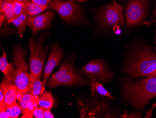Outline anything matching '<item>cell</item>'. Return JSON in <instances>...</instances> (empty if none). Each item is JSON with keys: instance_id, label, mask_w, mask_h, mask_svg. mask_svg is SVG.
I'll return each mask as SVG.
<instances>
[{"instance_id": "obj_1", "label": "cell", "mask_w": 156, "mask_h": 118, "mask_svg": "<svg viewBox=\"0 0 156 118\" xmlns=\"http://www.w3.org/2000/svg\"><path fill=\"white\" fill-rule=\"evenodd\" d=\"M121 95L122 100L135 111H143L150 100L156 97V76H148L137 81L122 78Z\"/></svg>"}, {"instance_id": "obj_2", "label": "cell", "mask_w": 156, "mask_h": 118, "mask_svg": "<svg viewBox=\"0 0 156 118\" xmlns=\"http://www.w3.org/2000/svg\"><path fill=\"white\" fill-rule=\"evenodd\" d=\"M156 70V54L149 45L134 46L127 53L120 73L130 78L148 77Z\"/></svg>"}, {"instance_id": "obj_3", "label": "cell", "mask_w": 156, "mask_h": 118, "mask_svg": "<svg viewBox=\"0 0 156 118\" xmlns=\"http://www.w3.org/2000/svg\"><path fill=\"white\" fill-rule=\"evenodd\" d=\"M83 75L77 70L73 63L66 60L58 71L52 74L47 83V86L54 88L62 85L73 87L90 85V81Z\"/></svg>"}, {"instance_id": "obj_4", "label": "cell", "mask_w": 156, "mask_h": 118, "mask_svg": "<svg viewBox=\"0 0 156 118\" xmlns=\"http://www.w3.org/2000/svg\"><path fill=\"white\" fill-rule=\"evenodd\" d=\"M123 6L115 0L104 5L98 11V24L103 29L118 34L124 27Z\"/></svg>"}, {"instance_id": "obj_5", "label": "cell", "mask_w": 156, "mask_h": 118, "mask_svg": "<svg viewBox=\"0 0 156 118\" xmlns=\"http://www.w3.org/2000/svg\"><path fill=\"white\" fill-rule=\"evenodd\" d=\"M26 52L23 48L17 46L14 48L13 59L16 66V74L11 83L17 89V99L28 93L30 77V68L26 60Z\"/></svg>"}, {"instance_id": "obj_6", "label": "cell", "mask_w": 156, "mask_h": 118, "mask_svg": "<svg viewBox=\"0 0 156 118\" xmlns=\"http://www.w3.org/2000/svg\"><path fill=\"white\" fill-rule=\"evenodd\" d=\"M124 12V23L127 29L140 25L145 20L148 14V3L144 0H128Z\"/></svg>"}, {"instance_id": "obj_7", "label": "cell", "mask_w": 156, "mask_h": 118, "mask_svg": "<svg viewBox=\"0 0 156 118\" xmlns=\"http://www.w3.org/2000/svg\"><path fill=\"white\" fill-rule=\"evenodd\" d=\"M79 72L89 80L94 79L104 84L112 82L115 74L108 67L107 63L100 59L90 61L82 67Z\"/></svg>"}, {"instance_id": "obj_8", "label": "cell", "mask_w": 156, "mask_h": 118, "mask_svg": "<svg viewBox=\"0 0 156 118\" xmlns=\"http://www.w3.org/2000/svg\"><path fill=\"white\" fill-rule=\"evenodd\" d=\"M50 8L57 12L61 19L66 22L78 23L83 20L81 6L76 0H68L67 1L54 0Z\"/></svg>"}, {"instance_id": "obj_9", "label": "cell", "mask_w": 156, "mask_h": 118, "mask_svg": "<svg viewBox=\"0 0 156 118\" xmlns=\"http://www.w3.org/2000/svg\"><path fill=\"white\" fill-rule=\"evenodd\" d=\"M43 44V41L40 38L36 41L31 37L29 41L30 74L34 78L39 79L42 76L44 64L49 48L48 46H44Z\"/></svg>"}, {"instance_id": "obj_10", "label": "cell", "mask_w": 156, "mask_h": 118, "mask_svg": "<svg viewBox=\"0 0 156 118\" xmlns=\"http://www.w3.org/2000/svg\"><path fill=\"white\" fill-rule=\"evenodd\" d=\"M50 52L48 56L47 64L44 67V78L42 81V88L41 94L44 92L47 80L50 77L54 68L57 67L62 60L63 52L57 44H52Z\"/></svg>"}, {"instance_id": "obj_11", "label": "cell", "mask_w": 156, "mask_h": 118, "mask_svg": "<svg viewBox=\"0 0 156 118\" xmlns=\"http://www.w3.org/2000/svg\"><path fill=\"white\" fill-rule=\"evenodd\" d=\"M54 15V12L50 10L39 15L27 17V25L31 29L33 36H36L39 31L49 29L51 26Z\"/></svg>"}, {"instance_id": "obj_12", "label": "cell", "mask_w": 156, "mask_h": 118, "mask_svg": "<svg viewBox=\"0 0 156 118\" xmlns=\"http://www.w3.org/2000/svg\"><path fill=\"white\" fill-rule=\"evenodd\" d=\"M39 96H34L30 93H25L18 101L22 108L23 118H32V112L34 109L38 107Z\"/></svg>"}, {"instance_id": "obj_13", "label": "cell", "mask_w": 156, "mask_h": 118, "mask_svg": "<svg viewBox=\"0 0 156 118\" xmlns=\"http://www.w3.org/2000/svg\"><path fill=\"white\" fill-rule=\"evenodd\" d=\"M0 87L4 94L6 109L17 104L16 101L17 89L15 85H13L11 82L3 78L0 84Z\"/></svg>"}, {"instance_id": "obj_14", "label": "cell", "mask_w": 156, "mask_h": 118, "mask_svg": "<svg viewBox=\"0 0 156 118\" xmlns=\"http://www.w3.org/2000/svg\"><path fill=\"white\" fill-rule=\"evenodd\" d=\"M2 56L0 58V70L3 74V78L9 82H12L15 76L16 70L13 63H9L7 59V53L2 50Z\"/></svg>"}, {"instance_id": "obj_15", "label": "cell", "mask_w": 156, "mask_h": 118, "mask_svg": "<svg viewBox=\"0 0 156 118\" xmlns=\"http://www.w3.org/2000/svg\"><path fill=\"white\" fill-rule=\"evenodd\" d=\"M48 6H41L32 2H24V12L28 16H34L39 14L49 8Z\"/></svg>"}, {"instance_id": "obj_16", "label": "cell", "mask_w": 156, "mask_h": 118, "mask_svg": "<svg viewBox=\"0 0 156 118\" xmlns=\"http://www.w3.org/2000/svg\"><path fill=\"white\" fill-rule=\"evenodd\" d=\"M0 4L1 14L5 15L8 23L14 18L15 16L14 2L13 0H1Z\"/></svg>"}, {"instance_id": "obj_17", "label": "cell", "mask_w": 156, "mask_h": 118, "mask_svg": "<svg viewBox=\"0 0 156 118\" xmlns=\"http://www.w3.org/2000/svg\"><path fill=\"white\" fill-rule=\"evenodd\" d=\"M90 89L91 96L94 95L95 91H97L100 95L107 97L111 100H115V97L112 96L111 93L104 88L101 83L97 82L94 79L90 80Z\"/></svg>"}, {"instance_id": "obj_18", "label": "cell", "mask_w": 156, "mask_h": 118, "mask_svg": "<svg viewBox=\"0 0 156 118\" xmlns=\"http://www.w3.org/2000/svg\"><path fill=\"white\" fill-rule=\"evenodd\" d=\"M27 15L25 13H23L16 18L11 19L9 23H11L15 25L17 29L16 33H18L21 37H23L24 32L26 30L27 25Z\"/></svg>"}, {"instance_id": "obj_19", "label": "cell", "mask_w": 156, "mask_h": 118, "mask_svg": "<svg viewBox=\"0 0 156 118\" xmlns=\"http://www.w3.org/2000/svg\"><path fill=\"white\" fill-rule=\"evenodd\" d=\"M53 98L51 92L46 91L40 94L38 107L43 108L44 110H51L53 107Z\"/></svg>"}, {"instance_id": "obj_20", "label": "cell", "mask_w": 156, "mask_h": 118, "mask_svg": "<svg viewBox=\"0 0 156 118\" xmlns=\"http://www.w3.org/2000/svg\"><path fill=\"white\" fill-rule=\"evenodd\" d=\"M42 82L39 78H34L30 74L28 93L34 96H39L41 94Z\"/></svg>"}, {"instance_id": "obj_21", "label": "cell", "mask_w": 156, "mask_h": 118, "mask_svg": "<svg viewBox=\"0 0 156 118\" xmlns=\"http://www.w3.org/2000/svg\"><path fill=\"white\" fill-rule=\"evenodd\" d=\"M23 109L21 106H19L18 104L9 108H7V111L9 112L11 118H17L19 115L22 112Z\"/></svg>"}, {"instance_id": "obj_22", "label": "cell", "mask_w": 156, "mask_h": 118, "mask_svg": "<svg viewBox=\"0 0 156 118\" xmlns=\"http://www.w3.org/2000/svg\"><path fill=\"white\" fill-rule=\"evenodd\" d=\"M14 6L15 16L13 18H16L22 14V13H24V2H14Z\"/></svg>"}, {"instance_id": "obj_23", "label": "cell", "mask_w": 156, "mask_h": 118, "mask_svg": "<svg viewBox=\"0 0 156 118\" xmlns=\"http://www.w3.org/2000/svg\"><path fill=\"white\" fill-rule=\"evenodd\" d=\"M143 111H136L135 112H131L129 113L127 109H125L123 111V114L120 117L123 118H142V117Z\"/></svg>"}, {"instance_id": "obj_24", "label": "cell", "mask_w": 156, "mask_h": 118, "mask_svg": "<svg viewBox=\"0 0 156 118\" xmlns=\"http://www.w3.org/2000/svg\"><path fill=\"white\" fill-rule=\"evenodd\" d=\"M44 109L43 108L38 106L33 110L32 112V115L36 118H44Z\"/></svg>"}, {"instance_id": "obj_25", "label": "cell", "mask_w": 156, "mask_h": 118, "mask_svg": "<svg viewBox=\"0 0 156 118\" xmlns=\"http://www.w3.org/2000/svg\"><path fill=\"white\" fill-rule=\"evenodd\" d=\"M7 110L5 103V97L2 90L0 89V112Z\"/></svg>"}, {"instance_id": "obj_26", "label": "cell", "mask_w": 156, "mask_h": 118, "mask_svg": "<svg viewBox=\"0 0 156 118\" xmlns=\"http://www.w3.org/2000/svg\"><path fill=\"white\" fill-rule=\"evenodd\" d=\"M32 2L41 5V6H48L50 7L53 1L52 0H31Z\"/></svg>"}, {"instance_id": "obj_27", "label": "cell", "mask_w": 156, "mask_h": 118, "mask_svg": "<svg viewBox=\"0 0 156 118\" xmlns=\"http://www.w3.org/2000/svg\"><path fill=\"white\" fill-rule=\"evenodd\" d=\"M153 23H156V3L154 10H153L152 15H151V17L150 21L147 23L148 25Z\"/></svg>"}, {"instance_id": "obj_28", "label": "cell", "mask_w": 156, "mask_h": 118, "mask_svg": "<svg viewBox=\"0 0 156 118\" xmlns=\"http://www.w3.org/2000/svg\"><path fill=\"white\" fill-rule=\"evenodd\" d=\"M44 118H54L53 114L51 113L50 110H44Z\"/></svg>"}, {"instance_id": "obj_29", "label": "cell", "mask_w": 156, "mask_h": 118, "mask_svg": "<svg viewBox=\"0 0 156 118\" xmlns=\"http://www.w3.org/2000/svg\"><path fill=\"white\" fill-rule=\"evenodd\" d=\"M156 107V102L153 104V105H152V107L151 108L150 110L147 111V112H146V115H145V118H151V117H152V111H153V109H154Z\"/></svg>"}, {"instance_id": "obj_30", "label": "cell", "mask_w": 156, "mask_h": 118, "mask_svg": "<svg viewBox=\"0 0 156 118\" xmlns=\"http://www.w3.org/2000/svg\"><path fill=\"white\" fill-rule=\"evenodd\" d=\"M0 118H11L9 112L7 110L2 112H0Z\"/></svg>"}, {"instance_id": "obj_31", "label": "cell", "mask_w": 156, "mask_h": 118, "mask_svg": "<svg viewBox=\"0 0 156 118\" xmlns=\"http://www.w3.org/2000/svg\"><path fill=\"white\" fill-rule=\"evenodd\" d=\"M6 19H7V18H6V17L5 14H1V15H0V19H1V20H0V23H1V26H2L4 20Z\"/></svg>"}, {"instance_id": "obj_32", "label": "cell", "mask_w": 156, "mask_h": 118, "mask_svg": "<svg viewBox=\"0 0 156 118\" xmlns=\"http://www.w3.org/2000/svg\"><path fill=\"white\" fill-rule=\"evenodd\" d=\"M148 76H151V77H155V76H156V70L154 71V72H152V73H151Z\"/></svg>"}, {"instance_id": "obj_33", "label": "cell", "mask_w": 156, "mask_h": 118, "mask_svg": "<svg viewBox=\"0 0 156 118\" xmlns=\"http://www.w3.org/2000/svg\"><path fill=\"white\" fill-rule=\"evenodd\" d=\"M122 4H126V2L128 0H118Z\"/></svg>"}, {"instance_id": "obj_34", "label": "cell", "mask_w": 156, "mask_h": 118, "mask_svg": "<svg viewBox=\"0 0 156 118\" xmlns=\"http://www.w3.org/2000/svg\"><path fill=\"white\" fill-rule=\"evenodd\" d=\"M13 2H27L28 0H13Z\"/></svg>"}, {"instance_id": "obj_35", "label": "cell", "mask_w": 156, "mask_h": 118, "mask_svg": "<svg viewBox=\"0 0 156 118\" xmlns=\"http://www.w3.org/2000/svg\"><path fill=\"white\" fill-rule=\"evenodd\" d=\"M155 45H156V29H155Z\"/></svg>"}, {"instance_id": "obj_36", "label": "cell", "mask_w": 156, "mask_h": 118, "mask_svg": "<svg viewBox=\"0 0 156 118\" xmlns=\"http://www.w3.org/2000/svg\"><path fill=\"white\" fill-rule=\"evenodd\" d=\"M144 1H148L149 0H144Z\"/></svg>"}]
</instances>
